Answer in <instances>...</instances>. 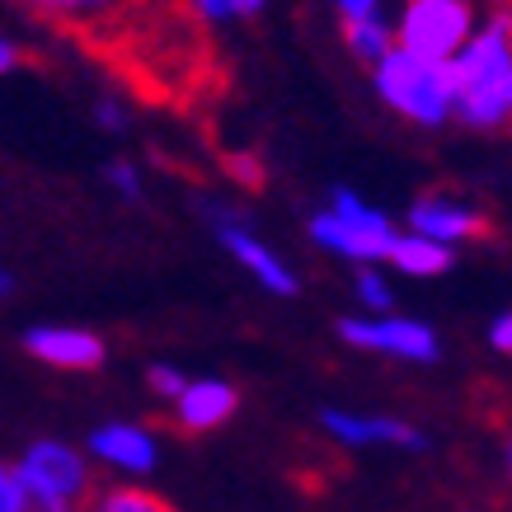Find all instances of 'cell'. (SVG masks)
Here are the masks:
<instances>
[{"label":"cell","instance_id":"obj_1","mask_svg":"<svg viewBox=\"0 0 512 512\" xmlns=\"http://www.w3.org/2000/svg\"><path fill=\"white\" fill-rule=\"evenodd\" d=\"M456 71V118L466 127L494 132L512 118V5L480 19Z\"/></svg>","mask_w":512,"mask_h":512},{"label":"cell","instance_id":"obj_2","mask_svg":"<svg viewBox=\"0 0 512 512\" xmlns=\"http://www.w3.org/2000/svg\"><path fill=\"white\" fill-rule=\"evenodd\" d=\"M372 80L376 94L409 123L442 127L447 118H456V71H451V62H433V57L395 47L386 62L372 66Z\"/></svg>","mask_w":512,"mask_h":512},{"label":"cell","instance_id":"obj_3","mask_svg":"<svg viewBox=\"0 0 512 512\" xmlns=\"http://www.w3.org/2000/svg\"><path fill=\"white\" fill-rule=\"evenodd\" d=\"M404 226L372 207L367 198H357L353 188H334L329 202L311 217V240L320 249H329L334 259H348V264H381L390 259V249L400 240Z\"/></svg>","mask_w":512,"mask_h":512},{"label":"cell","instance_id":"obj_4","mask_svg":"<svg viewBox=\"0 0 512 512\" xmlns=\"http://www.w3.org/2000/svg\"><path fill=\"white\" fill-rule=\"evenodd\" d=\"M480 29L475 0H400L395 38L404 52H419L433 62H456Z\"/></svg>","mask_w":512,"mask_h":512},{"label":"cell","instance_id":"obj_5","mask_svg":"<svg viewBox=\"0 0 512 512\" xmlns=\"http://www.w3.org/2000/svg\"><path fill=\"white\" fill-rule=\"evenodd\" d=\"M339 339L376 357H395V362H433L442 353L433 325H423L414 315L386 311V315H348L339 320Z\"/></svg>","mask_w":512,"mask_h":512},{"label":"cell","instance_id":"obj_6","mask_svg":"<svg viewBox=\"0 0 512 512\" xmlns=\"http://www.w3.org/2000/svg\"><path fill=\"white\" fill-rule=\"evenodd\" d=\"M202 212H207V221H212V235L221 240V249H226V254H231L235 264L245 268L264 292H273V296H292L296 292V273L287 268V259H278V249H268L259 235L249 231L245 217H240L235 207L207 198L202 202Z\"/></svg>","mask_w":512,"mask_h":512},{"label":"cell","instance_id":"obj_7","mask_svg":"<svg viewBox=\"0 0 512 512\" xmlns=\"http://www.w3.org/2000/svg\"><path fill=\"white\" fill-rule=\"evenodd\" d=\"M90 451L71 447L62 437H38L29 447L19 451V475L33 484V489H43L52 498H66V503H90Z\"/></svg>","mask_w":512,"mask_h":512},{"label":"cell","instance_id":"obj_8","mask_svg":"<svg viewBox=\"0 0 512 512\" xmlns=\"http://www.w3.org/2000/svg\"><path fill=\"white\" fill-rule=\"evenodd\" d=\"M94 461L123 480H146L156 475L160 466V437L146 428V423H132V419H113V423H99L85 442Z\"/></svg>","mask_w":512,"mask_h":512},{"label":"cell","instance_id":"obj_9","mask_svg":"<svg viewBox=\"0 0 512 512\" xmlns=\"http://www.w3.org/2000/svg\"><path fill=\"white\" fill-rule=\"evenodd\" d=\"M325 437H334L339 447L362 451V447H395V451H428V433L390 414H367V409H325L320 414Z\"/></svg>","mask_w":512,"mask_h":512},{"label":"cell","instance_id":"obj_10","mask_svg":"<svg viewBox=\"0 0 512 512\" xmlns=\"http://www.w3.org/2000/svg\"><path fill=\"white\" fill-rule=\"evenodd\" d=\"M24 353L52 372H94L104 362V339L80 325H33L24 329Z\"/></svg>","mask_w":512,"mask_h":512},{"label":"cell","instance_id":"obj_11","mask_svg":"<svg viewBox=\"0 0 512 512\" xmlns=\"http://www.w3.org/2000/svg\"><path fill=\"white\" fill-rule=\"evenodd\" d=\"M404 231H419V235H428V240H442V245L456 249L484 231V217L466 198L428 193V198H419L409 212H404Z\"/></svg>","mask_w":512,"mask_h":512},{"label":"cell","instance_id":"obj_12","mask_svg":"<svg viewBox=\"0 0 512 512\" xmlns=\"http://www.w3.org/2000/svg\"><path fill=\"white\" fill-rule=\"evenodd\" d=\"M24 10L57 29L85 33V38H99V33L123 29L127 15L137 10V0H24Z\"/></svg>","mask_w":512,"mask_h":512},{"label":"cell","instance_id":"obj_13","mask_svg":"<svg viewBox=\"0 0 512 512\" xmlns=\"http://www.w3.org/2000/svg\"><path fill=\"white\" fill-rule=\"evenodd\" d=\"M235 409H240V395H235V386L231 381H221V376H193L184 395L170 404L174 423L193 437L217 433L221 423H231Z\"/></svg>","mask_w":512,"mask_h":512},{"label":"cell","instance_id":"obj_14","mask_svg":"<svg viewBox=\"0 0 512 512\" xmlns=\"http://www.w3.org/2000/svg\"><path fill=\"white\" fill-rule=\"evenodd\" d=\"M451 264H456V249L442 245V240H428L419 231H400L395 249H390V268L404 278H442Z\"/></svg>","mask_w":512,"mask_h":512},{"label":"cell","instance_id":"obj_15","mask_svg":"<svg viewBox=\"0 0 512 512\" xmlns=\"http://www.w3.org/2000/svg\"><path fill=\"white\" fill-rule=\"evenodd\" d=\"M343 43H348V52H353L357 62L367 66H381L400 47V38H395V15H362V19H348L343 24Z\"/></svg>","mask_w":512,"mask_h":512},{"label":"cell","instance_id":"obj_16","mask_svg":"<svg viewBox=\"0 0 512 512\" xmlns=\"http://www.w3.org/2000/svg\"><path fill=\"white\" fill-rule=\"evenodd\" d=\"M0 512H85V508L33 489V484L19 475V466H5L0 470Z\"/></svg>","mask_w":512,"mask_h":512},{"label":"cell","instance_id":"obj_17","mask_svg":"<svg viewBox=\"0 0 512 512\" xmlns=\"http://www.w3.org/2000/svg\"><path fill=\"white\" fill-rule=\"evenodd\" d=\"M85 512H174L170 503L141 484H113V489H99V494L85 503Z\"/></svg>","mask_w":512,"mask_h":512},{"label":"cell","instance_id":"obj_18","mask_svg":"<svg viewBox=\"0 0 512 512\" xmlns=\"http://www.w3.org/2000/svg\"><path fill=\"white\" fill-rule=\"evenodd\" d=\"M353 296L362 301V311L367 315H386L395 311V287H390V278L381 273V264H362L353 273Z\"/></svg>","mask_w":512,"mask_h":512},{"label":"cell","instance_id":"obj_19","mask_svg":"<svg viewBox=\"0 0 512 512\" xmlns=\"http://www.w3.org/2000/svg\"><path fill=\"white\" fill-rule=\"evenodd\" d=\"M188 381H193V376H184L179 372V367H165V362H156V367H151V372H146V386L156 390L160 400H179V395H184L188 390Z\"/></svg>","mask_w":512,"mask_h":512},{"label":"cell","instance_id":"obj_20","mask_svg":"<svg viewBox=\"0 0 512 512\" xmlns=\"http://www.w3.org/2000/svg\"><path fill=\"white\" fill-rule=\"evenodd\" d=\"M104 179H109V188L118 198H141V170L132 160H109V165H104Z\"/></svg>","mask_w":512,"mask_h":512},{"label":"cell","instance_id":"obj_21","mask_svg":"<svg viewBox=\"0 0 512 512\" xmlns=\"http://www.w3.org/2000/svg\"><path fill=\"white\" fill-rule=\"evenodd\" d=\"M94 123L104 127V132H127L132 109H127L123 99H113V94H99V99H94Z\"/></svg>","mask_w":512,"mask_h":512},{"label":"cell","instance_id":"obj_22","mask_svg":"<svg viewBox=\"0 0 512 512\" xmlns=\"http://www.w3.org/2000/svg\"><path fill=\"white\" fill-rule=\"evenodd\" d=\"M226 170H231V179H240L245 188H259V184H264V165L249 156V151H240V156H226Z\"/></svg>","mask_w":512,"mask_h":512},{"label":"cell","instance_id":"obj_23","mask_svg":"<svg viewBox=\"0 0 512 512\" xmlns=\"http://www.w3.org/2000/svg\"><path fill=\"white\" fill-rule=\"evenodd\" d=\"M188 10H193L202 24H226V19H240L235 15V0H188Z\"/></svg>","mask_w":512,"mask_h":512},{"label":"cell","instance_id":"obj_24","mask_svg":"<svg viewBox=\"0 0 512 512\" xmlns=\"http://www.w3.org/2000/svg\"><path fill=\"white\" fill-rule=\"evenodd\" d=\"M489 343H494L503 357H512V306L494 315V325H489Z\"/></svg>","mask_w":512,"mask_h":512},{"label":"cell","instance_id":"obj_25","mask_svg":"<svg viewBox=\"0 0 512 512\" xmlns=\"http://www.w3.org/2000/svg\"><path fill=\"white\" fill-rule=\"evenodd\" d=\"M334 10H339V19L348 24V19H362V15H381L386 0H334Z\"/></svg>","mask_w":512,"mask_h":512},{"label":"cell","instance_id":"obj_26","mask_svg":"<svg viewBox=\"0 0 512 512\" xmlns=\"http://www.w3.org/2000/svg\"><path fill=\"white\" fill-rule=\"evenodd\" d=\"M24 62V52H19L15 38H0V71H15V66Z\"/></svg>","mask_w":512,"mask_h":512},{"label":"cell","instance_id":"obj_27","mask_svg":"<svg viewBox=\"0 0 512 512\" xmlns=\"http://www.w3.org/2000/svg\"><path fill=\"white\" fill-rule=\"evenodd\" d=\"M268 0H235V15L245 19V15H259V10H264Z\"/></svg>","mask_w":512,"mask_h":512},{"label":"cell","instance_id":"obj_28","mask_svg":"<svg viewBox=\"0 0 512 512\" xmlns=\"http://www.w3.org/2000/svg\"><path fill=\"white\" fill-rule=\"evenodd\" d=\"M508 475H512V442H508Z\"/></svg>","mask_w":512,"mask_h":512},{"label":"cell","instance_id":"obj_29","mask_svg":"<svg viewBox=\"0 0 512 512\" xmlns=\"http://www.w3.org/2000/svg\"><path fill=\"white\" fill-rule=\"evenodd\" d=\"M503 5H512V0H503Z\"/></svg>","mask_w":512,"mask_h":512}]
</instances>
